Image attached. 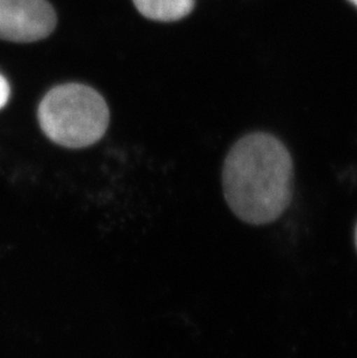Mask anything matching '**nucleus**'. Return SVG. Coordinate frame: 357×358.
I'll list each match as a JSON object with an SVG mask.
<instances>
[{"label":"nucleus","mask_w":357,"mask_h":358,"mask_svg":"<svg viewBox=\"0 0 357 358\" xmlns=\"http://www.w3.org/2000/svg\"><path fill=\"white\" fill-rule=\"evenodd\" d=\"M348 1H351V3L357 8V0H348Z\"/></svg>","instance_id":"nucleus-7"},{"label":"nucleus","mask_w":357,"mask_h":358,"mask_svg":"<svg viewBox=\"0 0 357 358\" xmlns=\"http://www.w3.org/2000/svg\"><path fill=\"white\" fill-rule=\"evenodd\" d=\"M143 17L160 22L181 20L192 13L195 0H132Z\"/></svg>","instance_id":"nucleus-4"},{"label":"nucleus","mask_w":357,"mask_h":358,"mask_svg":"<svg viewBox=\"0 0 357 358\" xmlns=\"http://www.w3.org/2000/svg\"><path fill=\"white\" fill-rule=\"evenodd\" d=\"M37 117L44 135L57 145L84 149L98 143L109 125L107 102L83 84L58 85L42 99Z\"/></svg>","instance_id":"nucleus-2"},{"label":"nucleus","mask_w":357,"mask_h":358,"mask_svg":"<svg viewBox=\"0 0 357 358\" xmlns=\"http://www.w3.org/2000/svg\"><path fill=\"white\" fill-rule=\"evenodd\" d=\"M57 15L47 0H0V40L31 43L54 31Z\"/></svg>","instance_id":"nucleus-3"},{"label":"nucleus","mask_w":357,"mask_h":358,"mask_svg":"<svg viewBox=\"0 0 357 358\" xmlns=\"http://www.w3.org/2000/svg\"><path fill=\"white\" fill-rule=\"evenodd\" d=\"M355 245H356V250H357V225H356V229H355Z\"/></svg>","instance_id":"nucleus-6"},{"label":"nucleus","mask_w":357,"mask_h":358,"mask_svg":"<svg viewBox=\"0 0 357 358\" xmlns=\"http://www.w3.org/2000/svg\"><path fill=\"white\" fill-rule=\"evenodd\" d=\"M293 165L284 143L254 132L231 148L223 165V192L230 209L251 225L273 223L293 197Z\"/></svg>","instance_id":"nucleus-1"},{"label":"nucleus","mask_w":357,"mask_h":358,"mask_svg":"<svg viewBox=\"0 0 357 358\" xmlns=\"http://www.w3.org/2000/svg\"><path fill=\"white\" fill-rule=\"evenodd\" d=\"M10 88L7 79L0 75V109H3L10 99Z\"/></svg>","instance_id":"nucleus-5"}]
</instances>
